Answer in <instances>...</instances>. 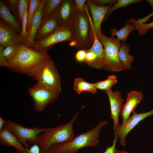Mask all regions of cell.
I'll use <instances>...</instances> for the list:
<instances>
[{
  "label": "cell",
  "mask_w": 153,
  "mask_h": 153,
  "mask_svg": "<svg viewBox=\"0 0 153 153\" xmlns=\"http://www.w3.org/2000/svg\"><path fill=\"white\" fill-rule=\"evenodd\" d=\"M0 143L3 146H13L17 150L25 151L26 148L16 136L6 128L0 131Z\"/></svg>",
  "instance_id": "cell-19"
},
{
  "label": "cell",
  "mask_w": 153,
  "mask_h": 153,
  "mask_svg": "<svg viewBox=\"0 0 153 153\" xmlns=\"http://www.w3.org/2000/svg\"><path fill=\"white\" fill-rule=\"evenodd\" d=\"M92 3L99 6H104L106 4L112 5L117 1L116 0H90Z\"/></svg>",
  "instance_id": "cell-36"
},
{
  "label": "cell",
  "mask_w": 153,
  "mask_h": 153,
  "mask_svg": "<svg viewBox=\"0 0 153 153\" xmlns=\"http://www.w3.org/2000/svg\"><path fill=\"white\" fill-rule=\"evenodd\" d=\"M86 0H75V7L77 12L86 11L88 10Z\"/></svg>",
  "instance_id": "cell-33"
},
{
  "label": "cell",
  "mask_w": 153,
  "mask_h": 153,
  "mask_svg": "<svg viewBox=\"0 0 153 153\" xmlns=\"http://www.w3.org/2000/svg\"><path fill=\"white\" fill-rule=\"evenodd\" d=\"M0 21L13 30L16 33H21L22 25L12 14L5 2L0 1Z\"/></svg>",
  "instance_id": "cell-16"
},
{
  "label": "cell",
  "mask_w": 153,
  "mask_h": 153,
  "mask_svg": "<svg viewBox=\"0 0 153 153\" xmlns=\"http://www.w3.org/2000/svg\"><path fill=\"white\" fill-rule=\"evenodd\" d=\"M21 43L18 35L6 24L0 21V45L7 47L18 46Z\"/></svg>",
  "instance_id": "cell-17"
},
{
  "label": "cell",
  "mask_w": 153,
  "mask_h": 153,
  "mask_svg": "<svg viewBox=\"0 0 153 153\" xmlns=\"http://www.w3.org/2000/svg\"><path fill=\"white\" fill-rule=\"evenodd\" d=\"M87 52L86 50H80L76 54L75 57L76 60L80 62L84 61Z\"/></svg>",
  "instance_id": "cell-37"
},
{
  "label": "cell",
  "mask_w": 153,
  "mask_h": 153,
  "mask_svg": "<svg viewBox=\"0 0 153 153\" xmlns=\"http://www.w3.org/2000/svg\"><path fill=\"white\" fill-rule=\"evenodd\" d=\"M118 138L117 137H114L112 145L107 147L103 153H118L119 150L116 147V142Z\"/></svg>",
  "instance_id": "cell-38"
},
{
  "label": "cell",
  "mask_w": 153,
  "mask_h": 153,
  "mask_svg": "<svg viewBox=\"0 0 153 153\" xmlns=\"http://www.w3.org/2000/svg\"><path fill=\"white\" fill-rule=\"evenodd\" d=\"M32 77L37 84L46 89L60 93L61 90L60 77L51 58L39 66Z\"/></svg>",
  "instance_id": "cell-5"
},
{
  "label": "cell",
  "mask_w": 153,
  "mask_h": 153,
  "mask_svg": "<svg viewBox=\"0 0 153 153\" xmlns=\"http://www.w3.org/2000/svg\"><path fill=\"white\" fill-rule=\"evenodd\" d=\"M77 12L75 0H63L56 11L60 25L63 26L72 25Z\"/></svg>",
  "instance_id": "cell-12"
},
{
  "label": "cell",
  "mask_w": 153,
  "mask_h": 153,
  "mask_svg": "<svg viewBox=\"0 0 153 153\" xmlns=\"http://www.w3.org/2000/svg\"><path fill=\"white\" fill-rule=\"evenodd\" d=\"M128 20L135 26V29L138 31L140 35H144L147 33L149 29H153V21L147 24L141 23L136 20L134 17L128 19Z\"/></svg>",
  "instance_id": "cell-26"
},
{
  "label": "cell",
  "mask_w": 153,
  "mask_h": 153,
  "mask_svg": "<svg viewBox=\"0 0 153 153\" xmlns=\"http://www.w3.org/2000/svg\"><path fill=\"white\" fill-rule=\"evenodd\" d=\"M29 3L24 12L22 23V30L21 33L18 35L19 40L21 43L25 44L28 38V33L27 30V16L29 8Z\"/></svg>",
  "instance_id": "cell-28"
},
{
  "label": "cell",
  "mask_w": 153,
  "mask_h": 153,
  "mask_svg": "<svg viewBox=\"0 0 153 153\" xmlns=\"http://www.w3.org/2000/svg\"><path fill=\"white\" fill-rule=\"evenodd\" d=\"M130 23L128 22H127L124 27L119 30L116 28L110 29L111 37H114L115 36H116V39L118 41H122L123 43L125 42L129 33L135 29V26Z\"/></svg>",
  "instance_id": "cell-21"
},
{
  "label": "cell",
  "mask_w": 153,
  "mask_h": 153,
  "mask_svg": "<svg viewBox=\"0 0 153 153\" xmlns=\"http://www.w3.org/2000/svg\"><path fill=\"white\" fill-rule=\"evenodd\" d=\"M41 0H29L27 16V30L28 33L30 29L32 20L35 12L39 6Z\"/></svg>",
  "instance_id": "cell-27"
},
{
  "label": "cell",
  "mask_w": 153,
  "mask_h": 153,
  "mask_svg": "<svg viewBox=\"0 0 153 153\" xmlns=\"http://www.w3.org/2000/svg\"><path fill=\"white\" fill-rule=\"evenodd\" d=\"M45 0H42L40 5L35 12L32 18L30 30L28 33V38L25 44L31 48L33 45L36 33L42 20V13L43 6Z\"/></svg>",
  "instance_id": "cell-18"
},
{
  "label": "cell",
  "mask_w": 153,
  "mask_h": 153,
  "mask_svg": "<svg viewBox=\"0 0 153 153\" xmlns=\"http://www.w3.org/2000/svg\"><path fill=\"white\" fill-rule=\"evenodd\" d=\"M14 153H41L39 146L36 144L31 146L29 148H26L25 151L16 150V152Z\"/></svg>",
  "instance_id": "cell-32"
},
{
  "label": "cell",
  "mask_w": 153,
  "mask_h": 153,
  "mask_svg": "<svg viewBox=\"0 0 153 153\" xmlns=\"http://www.w3.org/2000/svg\"><path fill=\"white\" fill-rule=\"evenodd\" d=\"M109 98L110 105V117L113 121V129L115 131L120 125L119 116L124 104V99L120 92H113L111 89L105 91Z\"/></svg>",
  "instance_id": "cell-13"
},
{
  "label": "cell",
  "mask_w": 153,
  "mask_h": 153,
  "mask_svg": "<svg viewBox=\"0 0 153 153\" xmlns=\"http://www.w3.org/2000/svg\"><path fill=\"white\" fill-rule=\"evenodd\" d=\"M118 153H130L129 152L125 151H121L119 150Z\"/></svg>",
  "instance_id": "cell-41"
},
{
  "label": "cell",
  "mask_w": 153,
  "mask_h": 153,
  "mask_svg": "<svg viewBox=\"0 0 153 153\" xmlns=\"http://www.w3.org/2000/svg\"><path fill=\"white\" fill-rule=\"evenodd\" d=\"M74 89L78 94H80L82 92L84 91L88 92L93 94H94L97 92V89L93 83L87 82L80 77H78L75 79Z\"/></svg>",
  "instance_id": "cell-23"
},
{
  "label": "cell",
  "mask_w": 153,
  "mask_h": 153,
  "mask_svg": "<svg viewBox=\"0 0 153 153\" xmlns=\"http://www.w3.org/2000/svg\"><path fill=\"white\" fill-rule=\"evenodd\" d=\"M143 97V94L140 91L133 90L128 93L126 102L123 105L120 114L122 118V125L127 121L131 113L134 110Z\"/></svg>",
  "instance_id": "cell-15"
},
{
  "label": "cell",
  "mask_w": 153,
  "mask_h": 153,
  "mask_svg": "<svg viewBox=\"0 0 153 153\" xmlns=\"http://www.w3.org/2000/svg\"><path fill=\"white\" fill-rule=\"evenodd\" d=\"M80 111L76 113L67 123L56 127L47 128L46 131L37 137L35 143L39 146L41 153H46L53 144L70 141L76 135L73 126Z\"/></svg>",
  "instance_id": "cell-3"
},
{
  "label": "cell",
  "mask_w": 153,
  "mask_h": 153,
  "mask_svg": "<svg viewBox=\"0 0 153 153\" xmlns=\"http://www.w3.org/2000/svg\"><path fill=\"white\" fill-rule=\"evenodd\" d=\"M50 58L46 51L34 49L21 43L18 46L17 55L10 63L9 68L32 77L35 70Z\"/></svg>",
  "instance_id": "cell-1"
},
{
  "label": "cell",
  "mask_w": 153,
  "mask_h": 153,
  "mask_svg": "<svg viewBox=\"0 0 153 153\" xmlns=\"http://www.w3.org/2000/svg\"><path fill=\"white\" fill-rule=\"evenodd\" d=\"M118 79L116 75H112L109 76L105 80L93 84L96 89L105 91L111 89L112 86L116 84L118 82Z\"/></svg>",
  "instance_id": "cell-25"
},
{
  "label": "cell",
  "mask_w": 153,
  "mask_h": 153,
  "mask_svg": "<svg viewBox=\"0 0 153 153\" xmlns=\"http://www.w3.org/2000/svg\"><path fill=\"white\" fill-rule=\"evenodd\" d=\"M5 121L1 116H0V131L4 128Z\"/></svg>",
  "instance_id": "cell-39"
},
{
  "label": "cell",
  "mask_w": 153,
  "mask_h": 153,
  "mask_svg": "<svg viewBox=\"0 0 153 153\" xmlns=\"http://www.w3.org/2000/svg\"><path fill=\"white\" fill-rule=\"evenodd\" d=\"M4 128L7 129L15 135L26 148L36 143L38 136L44 132L47 128L26 127L22 124L11 120H6Z\"/></svg>",
  "instance_id": "cell-7"
},
{
  "label": "cell",
  "mask_w": 153,
  "mask_h": 153,
  "mask_svg": "<svg viewBox=\"0 0 153 153\" xmlns=\"http://www.w3.org/2000/svg\"><path fill=\"white\" fill-rule=\"evenodd\" d=\"M130 46L125 42L122 44L118 52L119 57L126 69H132L131 63L134 60V57L129 54Z\"/></svg>",
  "instance_id": "cell-22"
},
{
  "label": "cell",
  "mask_w": 153,
  "mask_h": 153,
  "mask_svg": "<svg viewBox=\"0 0 153 153\" xmlns=\"http://www.w3.org/2000/svg\"><path fill=\"white\" fill-rule=\"evenodd\" d=\"M56 11L42 21L36 34L35 41L45 38L61 26L59 22Z\"/></svg>",
  "instance_id": "cell-14"
},
{
  "label": "cell",
  "mask_w": 153,
  "mask_h": 153,
  "mask_svg": "<svg viewBox=\"0 0 153 153\" xmlns=\"http://www.w3.org/2000/svg\"><path fill=\"white\" fill-rule=\"evenodd\" d=\"M28 93L33 102L35 110L40 112L48 105L54 103L60 92L46 89L37 83L28 90Z\"/></svg>",
  "instance_id": "cell-9"
},
{
  "label": "cell",
  "mask_w": 153,
  "mask_h": 153,
  "mask_svg": "<svg viewBox=\"0 0 153 153\" xmlns=\"http://www.w3.org/2000/svg\"><path fill=\"white\" fill-rule=\"evenodd\" d=\"M5 1L9 5L14 14L18 18V0H6Z\"/></svg>",
  "instance_id": "cell-35"
},
{
  "label": "cell",
  "mask_w": 153,
  "mask_h": 153,
  "mask_svg": "<svg viewBox=\"0 0 153 153\" xmlns=\"http://www.w3.org/2000/svg\"><path fill=\"white\" fill-rule=\"evenodd\" d=\"M99 41L105 50L103 68L106 70L113 72H119L126 69L118 55L122 44L121 42L116 38L109 37L103 34Z\"/></svg>",
  "instance_id": "cell-6"
},
{
  "label": "cell",
  "mask_w": 153,
  "mask_h": 153,
  "mask_svg": "<svg viewBox=\"0 0 153 153\" xmlns=\"http://www.w3.org/2000/svg\"><path fill=\"white\" fill-rule=\"evenodd\" d=\"M151 61L152 63H153V55L151 57Z\"/></svg>",
  "instance_id": "cell-42"
},
{
  "label": "cell",
  "mask_w": 153,
  "mask_h": 153,
  "mask_svg": "<svg viewBox=\"0 0 153 153\" xmlns=\"http://www.w3.org/2000/svg\"><path fill=\"white\" fill-rule=\"evenodd\" d=\"M5 47L0 45V66L9 68L10 64L7 60L3 54V51Z\"/></svg>",
  "instance_id": "cell-34"
},
{
  "label": "cell",
  "mask_w": 153,
  "mask_h": 153,
  "mask_svg": "<svg viewBox=\"0 0 153 153\" xmlns=\"http://www.w3.org/2000/svg\"><path fill=\"white\" fill-rule=\"evenodd\" d=\"M72 25L61 26L45 38L35 41L31 48L46 51L57 43L65 41H74Z\"/></svg>",
  "instance_id": "cell-8"
},
{
  "label": "cell",
  "mask_w": 153,
  "mask_h": 153,
  "mask_svg": "<svg viewBox=\"0 0 153 153\" xmlns=\"http://www.w3.org/2000/svg\"><path fill=\"white\" fill-rule=\"evenodd\" d=\"M86 3L91 14L92 27L95 37L99 41L103 34L101 30V24L108 11L113 5L99 6L92 3L90 0H86Z\"/></svg>",
  "instance_id": "cell-11"
},
{
  "label": "cell",
  "mask_w": 153,
  "mask_h": 153,
  "mask_svg": "<svg viewBox=\"0 0 153 153\" xmlns=\"http://www.w3.org/2000/svg\"><path fill=\"white\" fill-rule=\"evenodd\" d=\"M107 124V121H101L92 129L76 136L70 141L53 144L46 153H76L81 148L95 146L99 143L101 130Z\"/></svg>",
  "instance_id": "cell-2"
},
{
  "label": "cell",
  "mask_w": 153,
  "mask_h": 153,
  "mask_svg": "<svg viewBox=\"0 0 153 153\" xmlns=\"http://www.w3.org/2000/svg\"><path fill=\"white\" fill-rule=\"evenodd\" d=\"M63 0H45L42 13V20H44L56 10Z\"/></svg>",
  "instance_id": "cell-24"
},
{
  "label": "cell",
  "mask_w": 153,
  "mask_h": 153,
  "mask_svg": "<svg viewBox=\"0 0 153 153\" xmlns=\"http://www.w3.org/2000/svg\"><path fill=\"white\" fill-rule=\"evenodd\" d=\"M29 3V0H18V18L21 24L22 23L24 14Z\"/></svg>",
  "instance_id": "cell-31"
},
{
  "label": "cell",
  "mask_w": 153,
  "mask_h": 153,
  "mask_svg": "<svg viewBox=\"0 0 153 153\" xmlns=\"http://www.w3.org/2000/svg\"><path fill=\"white\" fill-rule=\"evenodd\" d=\"M142 1V0H117L110 8L105 16L104 20H105L113 12L118 8L126 7L132 4L139 3Z\"/></svg>",
  "instance_id": "cell-29"
},
{
  "label": "cell",
  "mask_w": 153,
  "mask_h": 153,
  "mask_svg": "<svg viewBox=\"0 0 153 153\" xmlns=\"http://www.w3.org/2000/svg\"><path fill=\"white\" fill-rule=\"evenodd\" d=\"M103 47L100 41L95 37L92 46L87 50L96 56V60L93 67L98 69L103 68L105 53Z\"/></svg>",
  "instance_id": "cell-20"
},
{
  "label": "cell",
  "mask_w": 153,
  "mask_h": 153,
  "mask_svg": "<svg viewBox=\"0 0 153 153\" xmlns=\"http://www.w3.org/2000/svg\"><path fill=\"white\" fill-rule=\"evenodd\" d=\"M72 26L76 48L79 50L90 49L94 43L95 37L88 10L77 12Z\"/></svg>",
  "instance_id": "cell-4"
},
{
  "label": "cell",
  "mask_w": 153,
  "mask_h": 153,
  "mask_svg": "<svg viewBox=\"0 0 153 153\" xmlns=\"http://www.w3.org/2000/svg\"><path fill=\"white\" fill-rule=\"evenodd\" d=\"M133 114L123 125L120 124L114 131V137L119 138L120 143L123 146L126 145V138L128 134L141 121L147 117L153 115V109L146 112L138 113L134 110Z\"/></svg>",
  "instance_id": "cell-10"
},
{
  "label": "cell",
  "mask_w": 153,
  "mask_h": 153,
  "mask_svg": "<svg viewBox=\"0 0 153 153\" xmlns=\"http://www.w3.org/2000/svg\"><path fill=\"white\" fill-rule=\"evenodd\" d=\"M18 46H8L6 47L4 50V55L10 64L15 58L17 55Z\"/></svg>",
  "instance_id": "cell-30"
},
{
  "label": "cell",
  "mask_w": 153,
  "mask_h": 153,
  "mask_svg": "<svg viewBox=\"0 0 153 153\" xmlns=\"http://www.w3.org/2000/svg\"><path fill=\"white\" fill-rule=\"evenodd\" d=\"M149 4L150 5L152 8L153 12L152 13H153V0H146Z\"/></svg>",
  "instance_id": "cell-40"
}]
</instances>
